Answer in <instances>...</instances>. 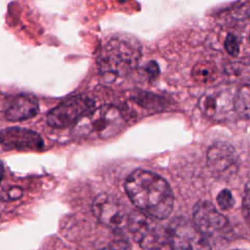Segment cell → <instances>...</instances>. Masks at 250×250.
<instances>
[{
  "instance_id": "cell-19",
  "label": "cell",
  "mask_w": 250,
  "mask_h": 250,
  "mask_svg": "<svg viewBox=\"0 0 250 250\" xmlns=\"http://www.w3.org/2000/svg\"><path fill=\"white\" fill-rule=\"evenodd\" d=\"M3 176H4V168H3L2 162L0 161V180L3 179Z\"/></svg>"
},
{
  "instance_id": "cell-5",
  "label": "cell",
  "mask_w": 250,
  "mask_h": 250,
  "mask_svg": "<svg viewBox=\"0 0 250 250\" xmlns=\"http://www.w3.org/2000/svg\"><path fill=\"white\" fill-rule=\"evenodd\" d=\"M167 231L172 250H212L207 237L193 222L183 217L172 220Z\"/></svg>"
},
{
  "instance_id": "cell-12",
  "label": "cell",
  "mask_w": 250,
  "mask_h": 250,
  "mask_svg": "<svg viewBox=\"0 0 250 250\" xmlns=\"http://www.w3.org/2000/svg\"><path fill=\"white\" fill-rule=\"evenodd\" d=\"M38 110L37 99L32 95L22 94L12 100L5 112V116L9 121H22L35 116Z\"/></svg>"
},
{
  "instance_id": "cell-9",
  "label": "cell",
  "mask_w": 250,
  "mask_h": 250,
  "mask_svg": "<svg viewBox=\"0 0 250 250\" xmlns=\"http://www.w3.org/2000/svg\"><path fill=\"white\" fill-rule=\"evenodd\" d=\"M234 95L228 89H212L207 92L199 102L202 112L214 120H225L233 110Z\"/></svg>"
},
{
  "instance_id": "cell-11",
  "label": "cell",
  "mask_w": 250,
  "mask_h": 250,
  "mask_svg": "<svg viewBox=\"0 0 250 250\" xmlns=\"http://www.w3.org/2000/svg\"><path fill=\"white\" fill-rule=\"evenodd\" d=\"M235 164L236 155L230 145L227 143H217L208 149L207 165L214 175H229L233 173Z\"/></svg>"
},
{
  "instance_id": "cell-6",
  "label": "cell",
  "mask_w": 250,
  "mask_h": 250,
  "mask_svg": "<svg viewBox=\"0 0 250 250\" xmlns=\"http://www.w3.org/2000/svg\"><path fill=\"white\" fill-rule=\"evenodd\" d=\"M93 106L94 102L85 95L69 97L47 114V123L53 128L69 127L74 125Z\"/></svg>"
},
{
  "instance_id": "cell-7",
  "label": "cell",
  "mask_w": 250,
  "mask_h": 250,
  "mask_svg": "<svg viewBox=\"0 0 250 250\" xmlns=\"http://www.w3.org/2000/svg\"><path fill=\"white\" fill-rule=\"evenodd\" d=\"M193 224L206 237H216L229 230L228 219L209 201H199L193 209Z\"/></svg>"
},
{
  "instance_id": "cell-18",
  "label": "cell",
  "mask_w": 250,
  "mask_h": 250,
  "mask_svg": "<svg viewBox=\"0 0 250 250\" xmlns=\"http://www.w3.org/2000/svg\"><path fill=\"white\" fill-rule=\"evenodd\" d=\"M244 210H245V217L248 219V214H249V190H248V185L245 188V192H244Z\"/></svg>"
},
{
  "instance_id": "cell-10",
  "label": "cell",
  "mask_w": 250,
  "mask_h": 250,
  "mask_svg": "<svg viewBox=\"0 0 250 250\" xmlns=\"http://www.w3.org/2000/svg\"><path fill=\"white\" fill-rule=\"evenodd\" d=\"M0 143L6 149L17 150H38L43 146V141L37 133L23 128L2 130Z\"/></svg>"
},
{
  "instance_id": "cell-13",
  "label": "cell",
  "mask_w": 250,
  "mask_h": 250,
  "mask_svg": "<svg viewBox=\"0 0 250 250\" xmlns=\"http://www.w3.org/2000/svg\"><path fill=\"white\" fill-rule=\"evenodd\" d=\"M234 111L242 118H249V105H250V91L249 85H243L237 92L234 94L233 100Z\"/></svg>"
},
{
  "instance_id": "cell-4",
  "label": "cell",
  "mask_w": 250,
  "mask_h": 250,
  "mask_svg": "<svg viewBox=\"0 0 250 250\" xmlns=\"http://www.w3.org/2000/svg\"><path fill=\"white\" fill-rule=\"evenodd\" d=\"M157 219L142 212L128 215L127 227L135 241L145 250H172L167 229Z\"/></svg>"
},
{
  "instance_id": "cell-16",
  "label": "cell",
  "mask_w": 250,
  "mask_h": 250,
  "mask_svg": "<svg viewBox=\"0 0 250 250\" xmlns=\"http://www.w3.org/2000/svg\"><path fill=\"white\" fill-rule=\"evenodd\" d=\"M239 39L234 34H229L225 41V48L231 56H237L240 50Z\"/></svg>"
},
{
  "instance_id": "cell-1",
  "label": "cell",
  "mask_w": 250,
  "mask_h": 250,
  "mask_svg": "<svg viewBox=\"0 0 250 250\" xmlns=\"http://www.w3.org/2000/svg\"><path fill=\"white\" fill-rule=\"evenodd\" d=\"M124 188L131 202L142 213L163 220L172 212L173 191L169 184L159 175L137 169L128 176Z\"/></svg>"
},
{
  "instance_id": "cell-3",
  "label": "cell",
  "mask_w": 250,
  "mask_h": 250,
  "mask_svg": "<svg viewBox=\"0 0 250 250\" xmlns=\"http://www.w3.org/2000/svg\"><path fill=\"white\" fill-rule=\"evenodd\" d=\"M125 118L114 105H103L85 113L73 126L75 138L84 140H106L116 136L124 127Z\"/></svg>"
},
{
  "instance_id": "cell-20",
  "label": "cell",
  "mask_w": 250,
  "mask_h": 250,
  "mask_svg": "<svg viewBox=\"0 0 250 250\" xmlns=\"http://www.w3.org/2000/svg\"><path fill=\"white\" fill-rule=\"evenodd\" d=\"M100 250H116V249L110 248V247H106V248H103V249H100Z\"/></svg>"
},
{
  "instance_id": "cell-2",
  "label": "cell",
  "mask_w": 250,
  "mask_h": 250,
  "mask_svg": "<svg viewBox=\"0 0 250 250\" xmlns=\"http://www.w3.org/2000/svg\"><path fill=\"white\" fill-rule=\"evenodd\" d=\"M140 57L141 49L134 39L111 38L101 48L98 55L100 73L106 82H116L136 67Z\"/></svg>"
},
{
  "instance_id": "cell-8",
  "label": "cell",
  "mask_w": 250,
  "mask_h": 250,
  "mask_svg": "<svg viewBox=\"0 0 250 250\" xmlns=\"http://www.w3.org/2000/svg\"><path fill=\"white\" fill-rule=\"evenodd\" d=\"M94 216L104 226L117 229L127 223L128 215L118 198L107 193L99 194L93 201Z\"/></svg>"
},
{
  "instance_id": "cell-15",
  "label": "cell",
  "mask_w": 250,
  "mask_h": 250,
  "mask_svg": "<svg viewBox=\"0 0 250 250\" xmlns=\"http://www.w3.org/2000/svg\"><path fill=\"white\" fill-rule=\"evenodd\" d=\"M217 203L223 210L230 209L234 204V199L229 189H223L217 195Z\"/></svg>"
},
{
  "instance_id": "cell-14",
  "label": "cell",
  "mask_w": 250,
  "mask_h": 250,
  "mask_svg": "<svg viewBox=\"0 0 250 250\" xmlns=\"http://www.w3.org/2000/svg\"><path fill=\"white\" fill-rule=\"evenodd\" d=\"M216 68L208 63H200L194 66L192 77L198 83H210L216 78Z\"/></svg>"
},
{
  "instance_id": "cell-17",
  "label": "cell",
  "mask_w": 250,
  "mask_h": 250,
  "mask_svg": "<svg viewBox=\"0 0 250 250\" xmlns=\"http://www.w3.org/2000/svg\"><path fill=\"white\" fill-rule=\"evenodd\" d=\"M21 195H22V189L18 187H14L8 191V196L10 199H19L21 197Z\"/></svg>"
}]
</instances>
